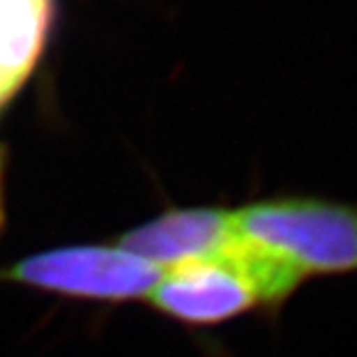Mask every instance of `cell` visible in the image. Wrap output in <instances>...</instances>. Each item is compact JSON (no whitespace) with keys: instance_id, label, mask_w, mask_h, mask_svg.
<instances>
[{"instance_id":"obj_1","label":"cell","mask_w":357,"mask_h":357,"mask_svg":"<svg viewBox=\"0 0 357 357\" xmlns=\"http://www.w3.org/2000/svg\"><path fill=\"white\" fill-rule=\"evenodd\" d=\"M304 282L236 229V238L211 256L161 270L147 296L151 306L189 326H215L256 307H280Z\"/></svg>"},{"instance_id":"obj_2","label":"cell","mask_w":357,"mask_h":357,"mask_svg":"<svg viewBox=\"0 0 357 357\" xmlns=\"http://www.w3.org/2000/svg\"><path fill=\"white\" fill-rule=\"evenodd\" d=\"M238 232L302 280L357 274V203L282 195L232 208Z\"/></svg>"},{"instance_id":"obj_3","label":"cell","mask_w":357,"mask_h":357,"mask_svg":"<svg viewBox=\"0 0 357 357\" xmlns=\"http://www.w3.org/2000/svg\"><path fill=\"white\" fill-rule=\"evenodd\" d=\"M0 278L68 298L126 302L149 296L161 268L119 244H79L26 256L2 270Z\"/></svg>"},{"instance_id":"obj_4","label":"cell","mask_w":357,"mask_h":357,"mask_svg":"<svg viewBox=\"0 0 357 357\" xmlns=\"http://www.w3.org/2000/svg\"><path fill=\"white\" fill-rule=\"evenodd\" d=\"M236 238L230 208H175L121 234L119 246L161 270L185 260L211 256Z\"/></svg>"},{"instance_id":"obj_5","label":"cell","mask_w":357,"mask_h":357,"mask_svg":"<svg viewBox=\"0 0 357 357\" xmlns=\"http://www.w3.org/2000/svg\"><path fill=\"white\" fill-rule=\"evenodd\" d=\"M50 24V0H0V107L32 76Z\"/></svg>"},{"instance_id":"obj_6","label":"cell","mask_w":357,"mask_h":357,"mask_svg":"<svg viewBox=\"0 0 357 357\" xmlns=\"http://www.w3.org/2000/svg\"><path fill=\"white\" fill-rule=\"evenodd\" d=\"M2 218H4V208H2V169H0V227H2Z\"/></svg>"}]
</instances>
